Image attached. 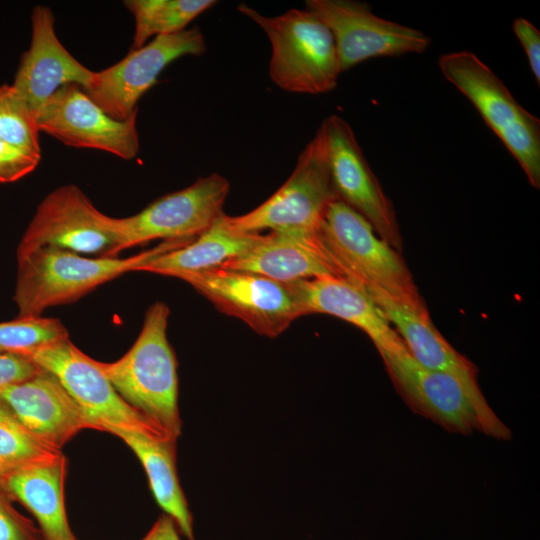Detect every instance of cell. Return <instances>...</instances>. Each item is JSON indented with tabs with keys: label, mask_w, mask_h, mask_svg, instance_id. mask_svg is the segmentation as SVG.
<instances>
[{
	"label": "cell",
	"mask_w": 540,
	"mask_h": 540,
	"mask_svg": "<svg viewBox=\"0 0 540 540\" xmlns=\"http://www.w3.org/2000/svg\"><path fill=\"white\" fill-rule=\"evenodd\" d=\"M39 129L35 114L12 85L0 86V139L41 158Z\"/></svg>",
	"instance_id": "484cf974"
},
{
	"label": "cell",
	"mask_w": 540,
	"mask_h": 540,
	"mask_svg": "<svg viewBox=\"0 0 540 540\" xmlns=\"http://www.w3.org/2000/svg\"><path fill=\"white\" fill-rule=\"evenodd\" d=\"M444 78L476 108L486 125L517 160L530 184L540 187V120L513 97L499 77L474 53L443 54Z\"/></svg>",
	"instance_id": "8992f818"
},
{
	"label": "cell",
	"mask_w": 540,
	"mask_h": 540,
	"mask_svg": "<svg viewBox=\"0 0 540 540\" xmlns=\"http://www.w3.org/2000/svg\"><path fill=\"white\" fill-rule=\"evenodd\" d=\"M390 325L401 337L409 353L425 368L453 374L478 386L477 368L458 353L433 325L424 301H408L380 291L367 292Z\"/></svg>",
	"instance_id": "d6986e66"
},
{
	"label": "cell",
	"mask_w": 540,
	"mask_h": 540,
	"mask_svg": "<svg viewBox=\"0 0 540 540\" xmlns=\"http://www.w3.org/2000/svg\"><path fill=\"white\" fill-rule=\"evenodd\" d=\"M334 200L337 198L331 182L327 141L320 125L284 184L258 207L243 215H226V221L233 230L243 233L268 229L314 235Z\"/></svg>",
	"instance_id": "52a82bcc"
},
{
	"label": "cell",
	"mask_w": 540,
	"mask_h": 540,
	"mask_svg": "<svg viewBox=\"0 0 540 540\" xmlns=\"http://www.w3.org/2000/svg\"><path fill=\"white\" fill-rule=\"evenodd\" d=\"M237 9L266 34L271 45L269 76L276 86L300 94L335 89L341 73L335 41L317 16L293 8L269 17L244 3Z\"/></svg>",
	"instance_id": "5b68a950"
},
{
	"label": "cell",
	"mask_w": 540,
	"mask_h": 540,
	"mask_svg": "<svg viewBox=\"0 0 540 540\" xmlns=\"http://www.w3.org/2000/svg\"><path fill=\"white\" fill-rule=\"evenodd\" d=\"M30 47L20 59L11 84L35 114L62 86L76 84L82 89L91 82L94 71L74 58L58 40L51 9L36 6L31 14Z\"/></svg>",
	"instance_id": "2e32d148"
},
{
	"label": "cell",
	"mask_w": 540,
	"mask_h": 540,
	"mask_svg": "<svg viewBox=\"0 0 540 540\" xmlns=\"http://www.w3.org/2000/svg\"><path fill=\"white\" fill-rule=\"evenodd\" d=\"M109 433L122 439L135 453L159 506L188 540H194L192 515L176 472V441L124 429H111Z\"/></svg>",
	"instance_id": "7402d4cb"
},
{
	"label": "cell",
	"mask_w": 540,
	"mask_h": 540,
	"mask_svg": "<svg viewBox=\"0 0 540 540\" xmlns=\"http://www.w3.org/2000/svg\"><path fill=\"white\" fill-rule=\"evenodd\" d=\"M259 236L260 233L233 230L223 212L208 229L190 243L157 255L137 271L175 277L181 273L219 267L225 261L247 251Z\"/></svg>",
	"instance_id": "603a6c76"
},
{
	"label": "cell",
	"mask_w": 540,
	"mask_h": 540,
	"mask_svg": "<svg viewBox=\"0 0 540 540\" xmlns=\"http://www.w3.org/2000/svg\"><path fill=\"white\" fill-rule=\"evenodd\" d=\"M67 459L23 468L0 477L12 500L19 501L36 518L44 540H77L66 515L64 481Z\"/></svg>",
	"instance_id": "44dd1931"
},
{
	"label": "cell",
	"mask_w": 540,
	"mask_h": 540,
	"mask_svg": "<svg viewBox=\"0 0 540 540\" xmlns=\"http://www.w3.org/2000/svg\"><path fill=\"white\" fill-rule=\"evenodd\" d=\"M170 309L164 302L146 311L132 347L117 361H97L123 400L176 440L181 434L177 361L167 338Z\"/></svg>",
	"instance_id": "6da1fadb"
},
{
	"label": "cell",
	"mask_w": 540,
	"mask_h": 540,
	"mask_svg": "<svg viewBox=\"0 0 540 540\" xmlns=\"http://www.w3.org/2000/svg\"><path fill=\"white\" fill-rule=\"evenodd\" d=\"M142 540H180L177 526L168 515H162Z\"/></svg>",
	"instance_id": "1f68e13d"
},
{
	"label": "cell",
	"mask_w": 540,
	"mask_h": 540,
	"mask_svg": "<svg viewBox=\"0 0 540 540\" xmlns=\"http://www.w3.org/2000/svg\"><path fill=\"white\" fill-rule=\"evenodd\" d=\"M191 241L166 240L151 250L127 258H86L55 247H42L17 257L14 301L18 317H41L47 308L76 301L105 282L137 271L157 255Z\"/></svg>",
	"instance_id": "7a4b0ae2"
},
{
	"label": "cell",
	"mask_w": 540,
	"mask_h": 540,
	"mask_svg": "<svg viewBox=\"0 0 540 540\" xmlns=\"http://www.w3.org/2000/svg\"><path fill=\"white\" fill-rule=\"evenodd\" d=\"M207 46L198 27L157 36L119 62L95 72L83 90L106 114L124 121L138 111L137 102L156 83L159 74L183 56H200Z\"/></svg>",
	"instance_id": "7c38bea8"
},
{
	"label": "cell",
	"mask_w": 540,
	"mask_h": 540,
	"mask_svg": "<svg viewBox=\"0 0 540 540\" xmlns=\"http://www.w3.org/2000/svg\"><path fill=\"white\" fill-rule=\"evenodd\" d=\"M42 371L25 356L17 354L0 355V392L6 387L25 381Z\"/></svg>",
	"instance_id": "f546056e"
},
{
	"label": "cell",
	"mask_w": 540,
	"mask_h": 540,
	"mask_svg": "<svg viewBox=\"0 0 540 540\" xmlns=\"http://www.w3.org/2000/svg\"><path fill=\"white\" fill-rule=\"evenodd\" d=\"M326 259L341 277L368 291L422 301L399 251L345 203L334 200L314 234Z\"/></svg>",
	"instance_id": "3957f363"
},
{
	"label": "cell",
	"mask_w": 540,
	"mask_h": 540,
	"mask_svg": "<svg viewBox=\"0 0 540 540\" xmlns=\"http://www.w3.org/2000/svg\"><path fill=\"white\" fill-rule=\"evenodd\" d=\"M116 218L100 212L76 185L61 186L38 205L17 249V257L42 247L113 257Z\"/></svg>",
	"instance_id": "8fae6325"
},
{
	"label": "cell",
	"mask_w": 540,
	"mask_h": 540,
	"mask_svg": "<svg viewBox=\"0 0 540 540\" xmlns=\"http://www.w3.org/2000/svg\"><path fill=\"white\" fill-rule=\"evenodd\" d=\"M23 356L59 381L96 430H132L176 441L127 404L101 371L97 360L79 350L69 338Z\"/></svg>",
	"instance_id": "ba28073f"
},
{
	"label": "cell",
	"mask_w": 540,
	"mask_h": 540,
	"mask_svg": "<svg viewBox=\"0 0 540 540\" xmlns=\"http://www.w3.org/2000/svg\"><path fill=\"white\" fill-rule=\"evenodd\" d=\"M175 278L191 285L220 312L242 320L263 336L276 337L303 316L288 283L262 275L215 267Z\"/></svg>",
	"instance_id": "9c48e42d"
},
{
	"label": "cell",
	"mask_w": 540,
	"mask_h": 540,
	"mask_svg": "<svg viewBox=\"0 0 540 540\" xmlns=\"http://www.w3.org/2000/svg\"><path fill=\"white\" fill-rule=\"evenodd\" d=\"M305 9L331 31L341 73L375 57L424 53L431 44L422 31L374 14L354 0H307Z\"/></svg>",
	"instance_id": "4fadbf2b"
},
{
	"label": "cell",
	"mask_w": 540,
	"mask_h": 540,
	"mask_svg": "<svg viewBox=\"0 0 540 540\" xmlns=\"http://www.w3.org/2000/svg\"><path fill=\"white\" fill-rule=\"evenodd\" d=\"M0 540H44L39 528L18 512L0 483Z\"/></svg>",
	"instance_id": "83f0119b"
},
{
	"label": "cell",
	"mask_w": 540,
	"mask_h": 540,
	"mask_svg": "<svg viewBox=\"0 0 540 540\" xmlns=\"http://www.w3.org/2000/svg\"><path fill=\"white\" fill-rule=\"evenodd\" d=\"M380 355L396 390L414 413L449 432L468 435L478 431L498 440L511 438V430L490 408L479 386L423 367L406 345Z\"/></svg>",
	"instance_id": "277c9868"
},
{
	"label": "cell",
	"mask_w": 540,
	"mask_h": 540,
	"mask_svg": "<svg viewBox=\"0 0 540 540\" xmlns=\"http://www.w3.org/2000/svg\"><path fill=\"white\" fill-rule=\"evenodd\" d=\"M219 267L255 273L283 283L340 276L319 249L314 235L284 231L260 234L247 251Z\"/></svg>",
	"instance_id": "ffe728a7"
},
{
	"label": "cell",
	"mask_w": 540,
	"mask_h": 540,
	"mask_svg": "<svg viewBox=\"0 0 540 540\" xmlns=\"http://www.w3.org/2000/svg\"><path fill=\"white\" fill-rule=\"evenodd\" d=\"M321 126L337 200L363 216L382 239L399 251L402 240L392 202L371 170L353 129L338 115L327 117Z\"/></svg>",
	"instance_id": "5bb4252c"
},
{
	"label": "cell",
	"mask_w": 540,
	"mask_h": 540,
	"mask_svg": "<svg viewBox=\"0 0 540 540\" xmlns=\"http://www.w3.org/2000/svg\"><path fill=\"white\" fill-rule=\"evenodd\" d=\"M69 338L59 319L17 318L0 323V355H25L44 345Z\"/></svg>",
	"instance_id": "4316f807"
},
{
	"label": "cell",
	"mask_w": 540,
	"mask_h": 540,
	"mask_svg": "<svg viewBox=\"0 0 540 540\" xmlns=\"http://www.w3.org/2000/svg\"><path fill=\"white\" fill-rule=\"evenodd\" d=\"M513 31L527 56L531 71L540 84V31L527 19L519 17L513 22Z\"/></svg>",
	"instance_id": "4dcf8cb0"
},
{
	"label": "cell",
	"mask_w": 540,
	"mask_h": 540,
	"mask_svg": "<svg viewBox=\"0 0 540 540\" xmlns=\"http://www.w3.org/2000/svg\"><path fill=\"white\" fill-rule=\"evenodd\" d=\"M0 401L32 434L59 450L81 430H96L59 381L45 370L3 389Z\"/></svg>",
	"instance_id": "e0dca14e"
},
{
	"label": "cell",
	"mask_w": 540,
	"mask_h": 540,
	"mask_svg": "<svg viewBox=\"0 0 540 540\" xmlns=\"http://www.w3.org/2000/svg\"><path fill=\"white\" fill-rule=\"evenodd\" d=\"M40 159L0 139V183L15 182L31 173Z\"/></svg>",
	"instance_id": "f1b7e54d"
},
{
	"label": "cell",
	"mask_w": 540,
	"mask_h": 540,
	"mask_svg": "<svg viewBox=\"0 0 540 540\" xmlns=\"http://www.w3.org/2000/svg\"><path fill=\"white\" fill-rule=\"evenodd\" d=\"M63 456L32 434L0 401V477Z\"/></svg>",
	"instance_id": "d4e9b609"
},
{
	"label": "cell",
	"mask_w": 540,
	"mask_h": 540,
	"mask_svg": "<svg viewBox=\"0 0 540 540\" xmlns=\"http://www.w3.org/2000/svg\"><path fill=\"white\" fill-rule=\"evenodd\" d=\"M137 112L120 121L106 114L76 84L59 88L38 110L36 122L43 131L62 143L102 150L124 160L138 154Z\"/></svg>",
	"instance_id": "9a60e30c"
},
{
	"label": "cell",
	"mask_w": 540,
	"mask_h": 540,
	"mask_svg": "<svg viewBox=\"0 0 540 540\" xmlns=\"http://www.w3.org/2000/svg\"><path fill=\"white\" fill-rule=\"evenodd\" d=\"M124 6L135 19L131 49L150 38L181 32L199 15L213 7L214 0H126Z\"/></svg>",
	"instance_id": "cb8c5ba5"
},
{
	"label": "cell",
	"mask_w": 540,
	"mask_h": 540,
	"mask_svg": "<svg viewBox=\"0 0 540 540\" xmlns=\"http://www.w3.org/2000/svg\"><path fill=\"white\" fill-rule=\"evenodd\" d=\"M303 316L328 314L366 333L378 352L404 345L380 308L360 286L340 276H326L288 283Z\"/></svg>",
	"instance_id": "ac0fdd59"
},
{
	"label": "cell",
	"mask_w": 540,
	"mask_h": 540,
	"mask_svg": "<svg viewBox=\"0 0 540 540\" xmlns=\"http://www.w3.org/2000/svg\"><path fill=\"white\" fill-rule=\"evenodd\" d=\"M229 191V181L211 173L156 199L137 214L116 218L118 244L113 257L155 239H195L223 213Z\"/></svg>",
	"instance_id": "30bf717a"
}]
</instances>
